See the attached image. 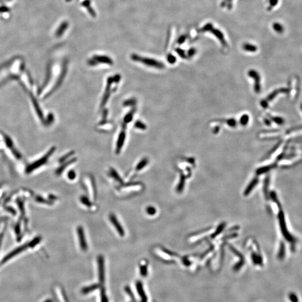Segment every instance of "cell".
Instances as JSON below:
<instances>
[{
    "mask_svg": "<svg viewBox=\"0 0 302 302\" xmlns=\"http://www.w3.org/2000/svg\"><path fill=\"white\" fill-rule=\"evenodd\" d=\"M131 59L134 61L141 62V63L144 64L147 66L153 67V68L159 69V70L163 69L165 67L164 64L159 61H158L154 59H151L149 58L143 57L136 54H133L131 56Z\"/></svg>",
    "mask_w": 302,
    "mask_h": 302,
    "instance_id": "obj_1",
    "label": "cell"
},
{
    "mask_svg": "<svg viewBox=\"0 0 302 302\" xmlns=\"http://www.w3.org/2000/svg\"><path fill=\"white\" fill-rule=\"evenodd\" d=\"M77 232L80 247L82 251L85 252L88 250V244L83 227L82 226H78L77 229Z\"/></svg>",
    "mask_w": 302,
    "mask_h": 302,
    "instance_id": "obj_2",
    "label": "cell"
},
{
    "mask_svg": "<svg viewBox=\"0 0 302 302\" xmlns=\"http://www.w3.org/2000/svg\"><path fill=\"white\" fill-rule=\"evenodd\" d=\"M279 223H280V228H281V230L282 233H283L284 236L285 237V238L288 241L290 242L293 241V238L292 237V236L289 233V232L287 230V227H286V224H285V222L284 214H283V213L282 212H280L279 213Z\"/></svg>",
    "mask_w": 302,
    "mask_h": 302,
    "instance_id": "obj_3",
    "label": "cell"
},
{
    "mask_svg": "<svg viewBox=\"0 0 302 302\" xmlns=\"http://www.w3.org/2000/svg\"><path fill=\"white\" fill-rule=\"evenodd\" d=\"M109 220L119 236L124 237L125 236V231L116 216L113 213L110 214L109 216Z\"/></svg>",
    "mask_w": 302,
    "mask_h": 302,
    "instance_id": "obj_4",
    "label": "cell"
},
{
    "mask_svg": "<svg viewBox=\"0 0 302 302\" xmlns=\"http://www.w3.org/2000/svg\"><path fill=\"white\" fill-rule=\"evenodd\" d=\"M248 75L250 77L253 78L254 80V91L257 93H258L261 91V85H260V76L258 73L254 70H251L248 72Z\"/></svg>",
    "mask_w": 302,
    "mask_h": 302,
    "instance_id": "obj_5",
    "label": "cell"
},
{
    "mask_svg": "<svg viewBox=\"0 0 302 302\" xmlns=\"http://www.w3.org/2000/svg\"><path fill=\"white\" fill-rule=\"evenodd\" d=\"M123 130L119 134V135L118 137V141H117V147H116V151H115V153L117 154H119L120 153V152H121V150L122 149V147L124 145V142H125V138H126V133L125 132V125H123Z\"/></svg>",
    "mask_w": 302,
    "mask_h": 302,
    "instance_id": "obj_6",
    "label": "cell"
},
{
    "mask_svg": "<svg viewBox=\"0 0 302 302\" xmlns=\"http://www.w3.org/2000/svg\"><path fill=\"white\" fill-rule=\"evenodd\" d=\"M113 82V80H112V77H109L108 80V82H107V86H106V90H105V92L104 93V95L103 96L102 98V101H101V106H104L106 104V102L108 101V99H109V96H110V86L111 84Z\"/></svg>",
    "mask_w": 302,
    "mask_h": 302,
    "instance_id": "obj_7",
    "label": "cell"
},
{
    "mask_svg": "<svg viewBox=\"0 0 302 302\" xmlns=\"http://www.w3.org/2000/svg\"><path fill=\"white\" fill-rule=\"evenodd\" d=\"M92 58L95 61L96 64L103 63V64H109V65H112L113 64L112 60L110 57L106 56L96 55V56H94Z\"/></svg>",
    "mask_w": 302,
    "mask_h": 302,
    "instance_id": "obj_8",
    "label": "cell"
},
{
    "mask_svg": "<svg viewBox=\"0 0 302 302\" xmlns=\"http://www.w3.org/2000/svg\"><path fill=\"white\" fill-rule=\"evenodd\" d=\"M109 175L111 176V177L114 179V180L118 182L119 183H121L123 181L121 180V176H119V175L118 174L117 171H116V170L114 169L110 168V171H109Z\"/></svg>",
    "mask_w": 302,
    "mask_h": 302,
    "instance_id": "obj_9",
    "label": "cell"
},
{
    "mask_svg": "<svg viewBox=\"0 0 302 302\" xmlns=\"http://www.w3.org/2000/svg\"><path fill=\"white\" fill-rule=\"evenodd\" d=\"M148 163V159L146 158H143L141 161H140L139 162L137 165L135 169L137 171H139L141 170L144 169L147 165Z\"/></svg>",
    "mask_w": 302,
    "mask_h": 302,
    "instance_id": "obj_10",
    "label": "cell"
},
{
    "mask_svg": "<svg viewBox=\"0 0 302 302\" xmlns=\"http://www.w3.org/2000/svg\"><path fill=\"white\" fill-rule=\"evenodd\" d=\"M80 201L84 205H85L88 208H91L92 206V204L90 201V200L85 196H82L80 198Z\"/></svg>",
    "mask_w": 302,
    "mask_h": 302,
    "instance_id": "obj_11",
    "label": "cell"
},
{
    "mask_svg": "<svg viewBox=\"0 0 302 302\" xmlns=\"http://www.w3.org/2000/svg\"><path fill=\"white\" fill-rule=\"evenodd\" d=\"M82 5L84 6V7H86L87 9V10H88V11L90 12V13L91 14L92 16H95V11H94V10L91 7V6H90V1L89 0H86V1H85L82 3Z\"/></svg>",
    "mask_w": 302,
    "mask_h": 302,
    "instance_id": "obj_12",
    "label": "cell"
},
{
    "mask_svg": "<svg viewBox=\"0 0 302 302\" xmlns=\"http://www.w3.org/2000/svg\"><path fill=\"white\" fill-rule=\"evenodd\" d=\"M68 23L64 22L62 24L60 25V27L57 31V35H62L64 32V31L68 28Z\"/></svg>",
    "mask_w": 302,
    "mask_h": 302,
    "instance_id": "obj_13",
    "label": "cell"
},
{
    "mask_svg": "<svg viewBox=\"0 0 302 302\" xmlns=\"http://www.w3.org/2000/svg\"><path fill=\"white\" fill-rule=\"evenodd\" d=\"M289 299L291 302H299V299L297 295L294 292H290L288 294Z\"/></svg>",
    "mask_w": 302,
    "mask_h": 302,
    "instance_id": "obj_14",
    "label": "cell"
},
{
    "mask_svg": "<svg viewBox=\"0 0 302 302\" xmlns=\"http://www.w3.org/2000/svg\"><path fill=\"white\" fill-rule=\"evenodd\" d=\"M134 127L136 128L139 129H141V130H145V129L147 128V127H146L145 124L143 123H142L141 121H137L135 123Z\"/></svg>",
    "mask_w": 302,
    "mask_h": 302,
    "instance_id": "obj_15",
    "label": "cell"
},
{
    "mask_svg": "<svg viewBox=\"0 0 302 302\" xmlns=\"http://www.w3.org/2000/svg\"><path fill=\"white\" fill-rule=\"evenodd\" d=\"M133 114H134V110H132V111H131L130 112L127 114V115L125 117L124 119V123L127 124L132 121V120L133 119Z\"/></svg>",
    "mask_w": 302,
    "mask_h": 302,
    "instance_id": "obj_16",
    "label": "cell"
},
{
    "mask_svg": "<svg viewBox=\"0 0 302 302\" xmlns=\"http://www.w3.org/2000/svg\"><path fill=\"white\" fill-rule=\"evenodd\" d=\"M284 256H285V247H284V243H282L280 246V251H279V255H278V257L279 259H283L284 257Z\"/></svg>",
    "mask_w": 302,
    "mask_h": 302,
    "instance_id": "obj_17",
    "label": "cell"
},
{
    "mask_svg": "<svg viewBox=\"0 0 302 302\" xmlns=\"http://www.w3.org/2000/svg\"><path fill=\"white\" fill-rule=\"evenodd\" d=\"M249 121V117L248 115L244 114L242 115L240 119V123L242 125H246L248 123Z\"/></svg>",
    "mask_w": 302,
    "mask_h": 302,
    "instance_id": "obj_18",
    "label": "cell"
},
{
    "mask_svg": "<svg viewBox=\"0 0 302 302\" xmlns=\"http://www.w3.org/2000/svg\"><path fill=\"white\" fill-rule=\"evenodd\" d=\"M146 212L149 216H153L156 214V209L153 206H148L146 208Z\"/></svg>",
    "mask_w": 302,
    "mask_h": 302,
    "instance_id": "obj_19",
    "label": "cell"
},
{
    "mask_svg": "<svg viewBox=\"0 0 302 302\" xmlns=\"http://www.w3.org/2000/svg\"><path fill=\"white\" fill-rule=\"evenodd\" d=\"M76 158H73V159H72L71 160L68 161L67 163H66L63 166H62L60 167V169H59V171H58V172H59V173L62 172V171H63V169H64L67 166H68V165H70V164H71V163H74V162L76 161Z\"/></svg>",
    "mask_w": 302,
    "mask_h": 302,
    "instance_id": "obj_20",
    "label": "cell"
},
{
    "mask_svg": "<svg viewBox=\"0 0 302 302\" xmlns=\"http://www.w3.org/2000/svg\"><path fill=\"white\" fill-rule=\"evenodd\" d=\"M243 48L244 50L247 51H249V52H255L257 49L255 46H252V45H250V44L244 45L243 47Z\"/></svg>",
    "mask_w": 302,
    "mask_h": 302,
    "instance_id": "obj_21",
    "label": "cell"
},
{
    "mask_svg": "<svg viewBox=\"0 0 302 302\" xmlns=\"http://www.w3.org/2000/svg\"><path fill=\"white\" fill-rule=\"evenodd\" d=\"M226 123L231 127H235L237 125V121L234 119H227Z\"/></svg>",
    "mask_w": 302,
    "mask_h": 302,
    "instance_id": "obj_22",
    "label": "cell"
},
{
    "mask_svg": "<svg viewBox=\"0 0 302 302\" xmlns=\"http://www.w3.org/2000/svg\"><path fill=\"white\" fill-rule=\"evenodd\" d=\"M135 104V99H129L124 102V105L125 106H132Z\"/></svg>",
    "mask_w": 302,
    "mask_h": 302,
    "instance_id": "obj_23",
    "label": "cell"
},
{
    "mask_svg": "<svg viewBox=\"0 0 302 302\" xmlns=\"http://www.w3.org/2000/svg\"><path fill=\"white\" fill-rule=\"evenodd\" d=\"M68 177L70 180H73L76 177V173L74 171L71 170L68 173Z\"/></svg>",
    "mask_w": 302,
    "mask_h": 302,
    "instance_id": "obj_24",
    "label": "cell"
},
{
    "mask_svg": "<svg viewBox=\"0 0 302 302\" xmlns=\"http://www.w3.org/2000/svg\"><path fill=\"white\" fill-rule=\"evenodd\" d=\"M274 28L277 32H279V33H281L283 31V27L279 24H275L274 25Z\"/></svg>",
    "mask_w": 302,
    "mask_h": 302,
    "instance_id": "obj_25",
    "label": "cell"
},
{
    "mask_svg": "<svg viewBox=\"0 0 302 302\" xmlns=\"http://www.w3.org/2000/svg\"><path fill=\"white\" fill-rule=\"evenodd\" d=\"M147 266L144 265H142V266L141 267V274L143 275V276H145L146 274H147Z\"/></svg>",
    "mask_w": 302,
    "mask_h": 302,
    "instance_id": "obj_26",
    "label": "cell"
},
{
    "mask_svg": "<svg viewBox=\"0 0 302 302\" xmlns=\"http://www.w3.org/2000/svg\"><path fill=\"white\" fill-rule=\"evenodd\" d=\"M167 60H168V61H169V63L172 64V63H174V62H175V61H176V58H175L174 56H173L172 55H171V54H170V55H169V56H168V57H167Z\"/></svg>",
    "mask_w": 302,
    "mask_h": 302,
    "instance_id": "obj_27",
    "label": "cell"
},
{
    "mask_svg": "<svg viewBox=\"0 0 302 302\" xmlns=\"http://www.w3.org/2000/svg\"><path fill=\"white\" fill-rule=\"evenodd\" d=\"M73 153H73V152H70V153H68V154H67V155H66L65 156H64V157H62V159H60V161H61V162H63V161H65V160H66V159H67V158H68V157H70V156H71V155H72Z\"/></svg>",
    "mask_w": 302,
    "mask_h": 302,
    "instance_id": "obj_28",
    "label": "cell"
},
{
    "mask_svg": "<svg viewBox=\"0 0 302 302\" xmlns=\"http://www.w3.org/2000/svg\"><path fill=\"white\" fill-rule=\"evenodd\" d=\"M121 80V76L119 75H117L115 76V77H112V80H113V82H119Z\"/></svg>",
    "mask_w": 302,
    "mask_h": 302,
    "instance_id": "obj_29",
    "label": "cell"
}]
</instances>
